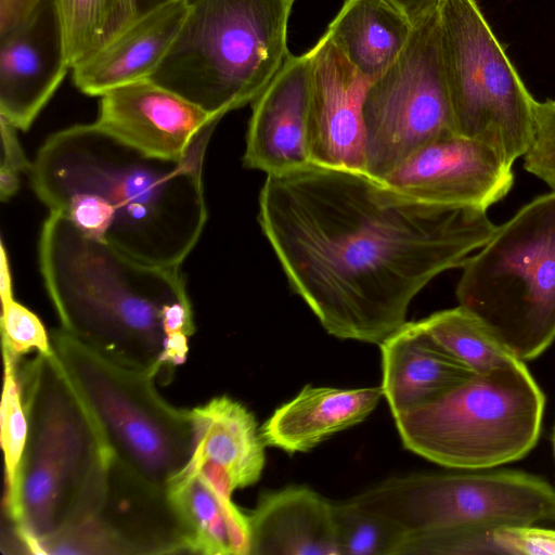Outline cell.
<instances>
[{"mask_svg": "<svg viewBox=\"0 0 555 555\" xmlns=\"http://www.w3.org/2000/svg\"><path fill=\"white\" fill-rule=\"evenodd\" d=\"M248 521L249 555H339L333 502L311 488L289 486L262 494Z\"/></svg>", "mask_w": 555, "mask_h": 555, "instance_id": "obj_19", "label": "cell"}, {"mask_svg": "<svg viewBox=\"0 0 555 555\" xmlns=\"http://www.w3.org/2000/svg\"><path fill=\"white\" fill-rule=\"evenodd\" d=\"M70 69L139 15L138 0H56Z\"/></svg>", "mask_w": 555, "mask_h": 555, "instance_id": "obj_25", "label": "cell"}, {"mask_svg": "<svg viewBox=\"0 0 555 555\" xmlns=\"http://www.w3.org/2000/svg\"><path fill=\"white\" fill-rule=\"evenodd\" d=\"M333 519L339 555H398L406 535L399 525L351 499L333 503Z\"/></svg>", "mask_w": 555, "mask_h": 555, "instance_id": "obj_28", "label": "cell"}, {"mask_svg": "<svg viewBox=\"0 0 555 555\" xmlns=\"http://www.w3.org/2000/svg\"><path fill=\"white\" fill-rule=\"evenodd\" d=\"M379 346L380 387L392 416L435 399L474 374L431 337L422 321L405 322Z\"/></svg>", "mask_w": 555, "mask_h": 555, "instance_id": "obj_20", "label": "cell"}, {"mask_svg": "<svg viewBox=\"0 0 555 555\" xmlns=\"http://www.w3.org/2000/svg\"><path fill=\"white\" fill-rule=\"evenodd\" d=\"M519 555V526L406 533L398 555Z\"/></svg>", "mask_w": 555, "mask_h": 555, "instance_id": "obj_29", "label": "cell"}, {"mask_svg": "<svg viewBox=\"0 0 555 555\" xmlns=\"http://www.w3.org/2000/svg\"><path fill=\"white\" fill-rule=\"evenodd\" d=\"M167 1L170 0H138L139 15Z\"/></svg>", "mask_w": 555, "mask_h": 555, "instance_id": "obj_35", "label": "cell"}, {"mask_svg": "<svg viewBox=\"0 0 555 555\" xmlns=\"http://www.w3.org/2000/svg\"><path fill=\"white\" fill-rule=\"evenodd\" d=\"M406 533L489 529L555 519V488L517 470L476 469L392 477L350 498Z\"/></svg>", "mask_w": 555, "mask_h": 555, "instance_id": "obj_10", "label": "cell"}, {"mask_svg": "<svg viewBox=\"0 0 555 555\" xmlns=\"http://www.w3.org/2000/svg\"><path fill=\"white\" fill-rule=\"evenodd\" d=\"M1 336L2 351L15 358L36 350L49 356L53 352L50 334L40 319L28 308L16 301L12 294V281L4 248L1 270Z\"/></svg>", "mask_w": 555, "mask_h": 555, "instance_id": "obj_30", "label": "cell"}, {"mask_svg": "<svg viewBox=\"0 0 555 555\" xmlns=\"http://www.w3.org/2000/svg\"><path fill=\"white\" fill-rule=\"evenodd\" d=\"M50 340L104 448L167 487L193 455L191 410L169 403L150 370L117 361L63 327L53 330Z\"/></svg>", "mask_w": 555, "mask_h": 555, "instance_id": "obj_8", "label": "cell"}, {"mask_svg": "<svg viewBox=\"0 0 555 555\" xmlns=\"http://www.w3.org/2000/svg\"><path fill=\"white\" fill-rule=\"evenodd\" d=\"M207 146L182 160L167 159L95 122L78 124L43 142L30 182L50 211L87 234L142 262L180 267L208 217L202 176Z\"/></svg>", "mask_w": 555, "mask_h": 555, "instance_id": "obj_2", "label": "cell"}, {"mask_svg": "<svg viewBox=\"0 0 555 555\" xmlns=\"http://www.w3.org/2000/svg\"><path fill=\"white\" fill-rule=\"evenodd\" d=\"M46 0H0V37L26 22Z\"/></svg>", "mask_w": 555, "mask_h": 555, "instance_id": "obj_33", "label": "cell"}, {"mask_svg": "<svg viewBox=\"0 0 555 555\" xmlns=\"http://www.w3.org/2000/svg\"><path fill=\"white\" fill-rule=\"evenodd\" d=\"M310 53L311 164L365 172L362 107L372 82L357 72L326 31Z\"/></svg>", "mask_w": 555, "mask_h": 555, "instance_id": "obj_15", "label": "cell"}, {"mask_svg": "<svg viewBox=\"0 0 555 555\" xmlns=\"http://www.w3.org/2000/svg\"><path fill=\"white\" fill-rule=\"evenodd\" d=\"M365 172L384 181L425 144L455 133L439 48L438 9L412 29L362 107Z\"/></svg>", "mask_w": 555, "mask_h": 555, "instance_id": "obj_11", "label": "cell"}, {"mask_svg": "<svg viewBox=\"0 0 555 555\" xmlns=\"http://www.w3.org/2000/svg\"><path fill=\"white\" fill-rule=\"evenodd\" d=\"M312 59L310 50L289 55L253 102L243 156L245 167L269 175L311 163L309 115Z\"/></svg>", "mask_w": 555, "mask_h": 555, "instance_id": "obj_17", "label": "cell"}, {"mask_svg": "<svg viewBox=\"0 0 555 555\" xmlns=\"http://www.w3.org/2000/svg\"><path fill=\"white\" fill-rule=\"evenodd\" d=\"M188 5L189 0H170L138 15L72 68L75 86L87 95L101 96L116 87L150 78L177 38Z\"/></svg>", "mask_w": 555, "mask_h": 555, "instance_id": "obj_18", "label": "cell"}, {"mask_svg": "<svg viewBox=\"0 0 555 555\" xmlns=\"http://www.w3.org/2000/svg\"><path fill=\"white\" fill-rule=\"evenodd\" d=\"M384 182L429 204L487 211L511 191L514 172L489 146L452 133L418 149Z\"/></svg>", "mask_w": 555, "mask_h": 555, "instance_id": "obj_13", "label": "cell"}, {"mask_svg": "<svg viewBox=\"0 0 555 555\" xmlns=\"http://www.w3.org/2000/svg\"><path fill=\"white\" fill-rule=\"evenodd\" d=\"M220 119L146 78L103 93L95 124L146 154L182 160L208 145Z\"/></svg>", "mask_w": 555, "mask_h": 555, "instance_id": "obj_14", "label": "cell"}, {"mask_svg": "<svg viewBox=\"0 0 555 555\" xmlns=\"http://www.w3.org/2000/svg\"><path fill=\"white\" fill-rule=\"evenodd\" d=\"M28 420L21 474L22 519L14 527L27 553L66 525L108 452L54 352L16 363Z\"/></svg>", "mask_w": 555, "mask_h": 555, "instance_id": "obj_5", "label": "cell"}, {"mask_svg": "<svg viewBox=\"0 0 555 555\" xmlns=\"http://www.w3.org/2000/svg\"><path fill=\"white\" fill-rule=\"evenodd\" d=\"M258 221L323 328L378 345L429 282L462 267L498 227L487 211L429 204L366 172L311 163L267 176Z\"/></svg>", "mask_w": 555, "mask_h": 555, "instance_id": "obj_1", "label": "cell"}, {"mask_svg": "<svg viewBox=\"0 0 555 555\" xmlns=\"http://www.w3.org/2000/svg\"><path fill=\"white\" fill-rule=\"evenodd\" d=\"M545 397L524 364L472 376L396 416L402 444L438 465L490 469L526 456L537 444Z\"/></svg>", "mask_w": 555, "mask_h": 555, "instance_id": "obj_7", "label": "cell"}, {"mask_svg": "<svg viewBox=\"0 0 555 555\" xmlns=\"http://www.w3.org/2000/svg\"><path fill=\"white\" fill-rule=\"evenodd\" d=\"M295 0H189L168 53L149 79L208 114L253 103L291 53Z\"/></svg>", "mask_w": 555, "mask_h": 555, "instance_id": "obj_4", "label": "cell"}, {"mask_svg": "<svg viewBox=\"0 0 555 555\" xmlns=\"http://www.w3.org/2000/svg\"><path fill=\"white\" fill-rule=\"evenodd\" d=\"M38 260L62 327L117 361L157 376L167 337L195 331L180 267L134 259L59 211L42 224Z\"/></svg>", "mask_w": 555, "mask_h": 555, "instance_id": "obj_3", "label": "cell"}, {"mask_svg": "<svg viewBox=\"0 0 555 555\" xmlns=\"http://www.w3.org/2000/svg\"><path fill=\"white\" fill-rule=\"evenodd\" d=\"M459 306L521 361L555 340V191L521 207L462 266Z\"/></svg>", "mask_w": 555, "mask_h": 555, "instance_id": "obj_6", "label": "cell"}, {"mask_svg": "<svg viewBox=\"0 0 555 555\" xmlns=\"http://www.w3.org/2000/svg\"><path fill=\"white\" fill-rule=\"evenodd\" d=\"M167 489L189 525L193 554L232 555L225 513L203 479L182 472Z\"/></svg>", "mask_w": 555, "mask_h": 555, "instance_id": "obj_27", "label": "cell"}, {"mask_svg": "<svg viewBox=\"0 0 555 555\" xmlns=\"http://www.w3.org/2000/svg\"><path fill=\"white\" fill-rule=\"evenodd\" d=\"M191 413L194 450L188 465H219L235 490L257 482L266 464V444L254 414L228 396L215 397Z\"/></svg>", "mask_w": 555, "mask_h": 555, "instance_id": "obj_22", "label": "cell"}, {"mask_svg": "<svg viewBox=\"0 0 555 555\" xmlns=\"http://www.w3.org/2000/svg\"><path fill=\"white\" fill-rule=\"evenodd\" d=\"M413 26L386 0H345L326 34L370 82L398 59Z\"/></svg>", "mask_w": 555, "mask_h": 555, "instance_id": "obj_23", "label": "cell"}, {"mask_svg": "<svg viewBox=\"0 0 555 555\" xmlns=\"http://www.w3.org/2000/svg\"><path fill=\"white\" fill-rule=\"evenodd\" d=\"M525 169L555 191V100L534 104V131Z\"/></svg>", "mask_w": 555, "mask_h": 555, "instance_id": "obj_31", "label": "cell"}, {"mask_svg": "<svg viewBox=\"0 0 555 555\" xmlns=\"http://www.w3.org/2000/svg\"><path fill=\"white\" fill-rule=\"evenodd\" d=\"M382 387L344 389L306 385L260 427L266 446L307 452L364 421L383 397Z\"/></svg>", "mask_w": 555, "mask_h": 555, "instance_id": "obj_21", "label": "cell"}, {"mask_svg": "<svg viewBox=\"0 0 555 555\" xmlns=\"http://www.w3.org/2000/svg\"><path fill=\"white\" fill-rule=\"evenodd\" d=\"M553 446H554V455H555V429H554V435H553Z\"/></svg>", "mask_w": 555, "mask_h": 555, "instance_id": "obj_36", "label": "cell"}, {"mask_svg": "<svg viewBox=\"0 0 555 555\" xmlns=\"http://www.w3.org/2000/svg\"><path fill=\"white\" fill-rule=\"evenodd\" d=\"M70 68L56 0L0 37V117L27 130Z\"/></svg>", "mask_w": 555, "mask_h": 555, "instance_id": "obj_16", "label": "cell"}, {"mask_svg": "<svg viewBox=\"0 0 555 555\" xmlns=\"http://www.w3.org/2000/svg\"><path fill=\"white\" fill-rule=\"evenodd\" d=\"M421 321L431 337L473 373L491 372L521 361L461 306L437 311Z\"/></svg>", "mask_w": 555, "mask_h": 555, "instance_id": "obj_24", "label": "cell"}, {"mask_svg": "<svg viewBox=\"0 0 555 555\" xmlns=\"http://www.w3.org/2000/svg\"><path fill=\"white\" fill-rule=\"evenodd\" d=\"M439 48L455 133L512 165L531 145L535 100L476 0H441Z\"/></svg>", "mask_w": 555, "mask_h": 555, "instance_id": "obj_9", "label": "cell"}, {"mask_svg": "<svg viewBox=\"0 0 555 555\" xmlns=\"http://www.w3.org/2000/svg\"><path fill=\"white\" fill-rule=\"evenodd\" d=\"M414 27L437 11L441 0H386Z\"/></svg>", "mask_w": 555, "mask_h": 555, "instance_id": "obj_34", "label": "cell"}, {"mask_svg": "<svg viewBox=\"0 0 555 555\" xmlns=\"http://www.w3.org/2000/svg\"><path fill=\"white\" fill-rule=\"evenodd\" d=\"M17 360L3 351L4 382L0 408V436L5 477L3 507L14 527L22 519L21 474L28 437V420L16 373Z\"/></svg>", "mask_w": 555, "mask_h": 555, "instance_id": "obj_26", "label": "cell"}, {"mask_svg": "<svg viewBox=\"0 0 555 555\" xmlns=\"http://www.w3.org/2000/svg\"><path fill=\"white\" fill-rule=\"evenodd\" d=\"M2 157L0 167V195L8 201L17 191L20 176L29 171L31 163H28L25 153L17 139L18 130L13 125L1 118Z\"/></svg>", "mask_w": 555, "mask_h": 555, "instance_id": "obj_32", "label": "cell"}, {"mask_svg": "<svg viewBox=\"0 0 555 555\" xmlns=\"http://www.w3.org/2000/svg\"><path fill=\"white\" fill-rule=\"evenodd\" d=\"M81 514L43 542L47 554L193 553L189 525L169 494L112 451Z\"/></svg>", "mask_w": 555, "mask_h": 555, "instance_id": "obj_12", "label": "cell"}]
</instances>
